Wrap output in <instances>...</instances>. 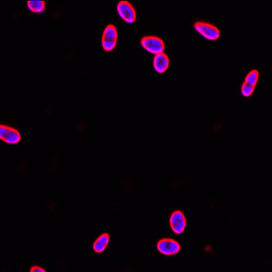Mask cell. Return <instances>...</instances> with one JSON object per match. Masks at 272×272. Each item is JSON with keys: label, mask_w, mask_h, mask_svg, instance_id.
I'll use <instances>...</instances> for the list:
<instances>
[{"label": "cell", "mask_w": 272, "mask_h": 272, "mask_svg": "<svg viewBox=\"0 0 272 272\" xmlns=\"http://www.w3.org/2000/svg\"><path fill=\"white\" fill-rule=\"evenodd\" d=\"M0 139L5 143L16 144L20 142L21 136L16 129L1 125L0 126Z\"/></svg>", "instance_id": "6"}, {"label": "cell", "mask_w": 272, "mask_h": 272, "mask_svg": "<svg viewBox=\"0 0 272 272\" xmlns=\"http://www.w3.org/2000/svg\"><path fill=\"white\" fill-rule=\"evenodd\" d=\"M141 46L148 53L156 55L164 53L166 46L164 40L157 36H145L140 42Z\"/></svg>", "instance_id": "2"}, {"label": "cell", "mask_w": 272, "mask_h": 272, "mask_svg": "<svg viewBox=\"0 0 272 272\" xmlns=\"http://www.w3.org/2000/svg\"><path fill=\"white\" fill-rule=\"evenodd\" d=\"M110 242V236L108 234H101L94 242L92 249L97 253H101L106 249L107 246Z\"/></svg>", "instance_id": "9"}, {"label": "cell", "mask_w": 272, "mask_h": 272, "mask_svg": "<svg viewBox=\"0 0 272 272\" xmlns=\"http://www.w3.org/2000/svg\"><path fill=\"white\" fill-rule=\"evenodd\" d=\"M30 271L31 272H44L45 270L41 267H38V266H34V267L31 268Z\"/></svg>", "instance_id": "13"}, {"label": "cell", "mask_w": 272, "mask_h": 272, "mask_svg": "<svg viewBox=\"0 0 272 272\" xmlns=\"http://www.w3.org/2000/svg\"><path fill=\"white\" fill-rule=\"evenodd\" d=\"M170 66V59L166 53H162L155 55L153 58V67L159 74H164Z\"/></svg>", "instance_id": "8"}, {"label": "cell", "mask_w": 272, "mask_h": 272, "mask_svg": "<svg viewBox=\"0 0 272 272\" xmlns=\"http://www.w3.org/2000/svg\"><path fill=\"white\" fill-rule=\"evenodd\" d=\"M159 253L166 256H172L178 254L181 251L180 244L172 239H163L157 244Z\"/></svg>", "instance_id": "5"}, {"label": "cell", "mask_w": 272, "mask_h": 272, "mask_svg": "<svg viewBox=\"0 0 272 272\" xmlns=\"http://www.w3.org/2000/svg\"><path fill=\"white\" fill-rule=\"evenodd\" d=\"M116 10L118 15L126 23L131 24L136 21L137 15L136 10L130 2L121 1L118 3Z\"/></svg>", "instance_id": "4"}, {"label": "cell", "mask_w": 272, "mask_h": 272, "mask_svg": "<svg viewBox=\"0 0 272 272\" xmlns=\"http://www.w3.org/2000/svg\"><path fill=\"white\" fill-rule=\"evenodd\" d=\"M193 27L195 30L203 38L211 41H215L221 36L219 29L212 24L198 21L194 24Z\"/></svg>", "instance_id": "1"}, {"label": "cell", "mask_w": 272, "mask_h": 272, "mask_svg": "<svg viewBox=\"0 0 272 272\" xmlns=\"http://www.w3.org/2000/svg\"><path fill=\"white\" fill-rule=\"evenodd\" d=\"M254 87L251 86L248 84V83L244 82L242 85L241 92L242 95L245 97H249L250 96L253 95V92L255 91Z\"/></svg>", "instance_id": "12"}, {"label": "cell", "mask_w": 272, "mask_h": 272, "mask_svg": "<svg viewBox=\"0 0 272 272\" xmlns=\"http://www.w3.org/2000/svg\"><path fill=\"white\" fill-rule=\"evenodd\" d=\"M27 8L34 13H42L45 10V2L42 0H31L27 2Z\"/></svg>", "instance_id": "10"}, {"label": "cell", "mask_w": 272, "mask_h": 272, "mask_svg": "<svg viewBox=\"0 0 272 272\" xmlns=\"http://www.w3.org/2000/svg\"><path fill=\"white\" fill-rule=\"evenodd\" d=\"M259 78H260V72L258 70H253L248 74L244 80V82L255 88L258 83Z\"/></svg>", "instance_id": "11"}, {"label": "cell", "mask_w": 272, "mask_h": 272, "mask_svg": "<svg viewBox=\"0 0 272 272\" xmlns=\"http://www.w3.org/2000/svg\"><path fill=\"white\" fill-rule=\"evenodd\" d=\"M170 227L176 234L181 235L184 232L186 226V218L181 211L172 213L170 219Z\"/></svg>", "instance_id": "7"}, {"label": "cell", "mask_w": 272, "mask_h": 272, "mask_svg": "<svg viewBox=\"0 0 272 272\" xmlns=\"http://www.w3.org/2000/svg\"><path fill=\"white\" fill-rule=\"evenodd\" d=\"M118 40V31L115 26L109 25L103 31L101 38V46L105 51H113Z\"/></svg>", "instance_id": "3"}]
</instances>
